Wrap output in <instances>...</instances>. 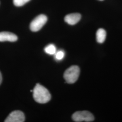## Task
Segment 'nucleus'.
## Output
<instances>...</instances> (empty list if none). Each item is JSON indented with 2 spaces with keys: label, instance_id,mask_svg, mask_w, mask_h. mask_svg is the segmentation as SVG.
Here are the masks:
<instances>
[{
  "label": "nucleus",
  "instance_id": "f257e3e1",
  "mask_svg": "<svg viewBox=\"0 0 122 122\" xmlns=\"http://www.w3.org/2000/svg\"><path fill=\"white\" fill-rule=\"evenodd\" d=\"M33 92L34 100L39 103H46L51 99V94L48 89L39 84L36 85Z\"/></svg>",
  "mask_w": 122,
  "mask_h": 122
},
{
  "label": "nucleus",
  "instance_id": "f03ea898",
  "mask_svg": "<svg viewBox=\"0 0 122 122\" xmlns=\"http://www.w3.org/2000/svg\"><path fill=\"white\" fill-rule=\"evenodd\" d=\"M80 70L77 66H72L66 70L63 77L66 82L73 84L78 79Z\"/></svg>",
  "mask_w": 122,
  "mask_h": 122
},
{
  "label": "nucleus",
  "instance_id": "7ed1b4c3",
  "mask_svg": "<svg viewBox=\"0 0 122 122\" xmlns=\"http://www.w3.org/2000/svg\"><path fill=\"white\" fill-rule=\"evenodd\" d=\"M72 118L75 122H92L95 119L93 115L87 111H77L73 113Z\"/></svg>",
  "mask_w": 122,
  "mask_h": 122
},
{
  "label": "nucleus",
  "instance_id": "20e7f679",
  "mask_svg": "<svg viewBox=\"0 0 122 122\" xmlns=\"http://www.w3.org/2000/svg\"><path fill=\"white\" fill-rule=\"evenodd\" d=\"M48 20V18L44 15H40L35 17L30 25V29L33 32L39 31L44 25Z\"/></svg>",
  "mask_w": 122,
  "mask_h": 122
},
{
  "label": "nucleus",
  "instance_id": "39448f33",
  "mask_svg": "<svg viewBox=\"0 0 122 122\" xmlns=\"http://www.w3.org/2000/svg\"><path fill=\"white\" fill-rule=\"evenodd\" d=\"M25 120L24 113L20 110L12 112L5 119V122H23Z\"/></svg>",
  "mask_w": 122,
  "mask_h": 122
},
{
  "label": "nucleus",
  "instance_id": "423d86ee",
  "mask_svg": "<svg viewBox=\"0 0 122 122\" xmlns=\"http://www.w3.org/2000/svg\"><path fill=\"white\" fill-rule=\"evenodd\" d=\"M18 37L15 34L9 32H0V42H15L17 40Z\"/></svg>",
  "mask_w": 122,
  "mask_h": 122
},
{
  "label": "nucleus",
  "instance_id": "0eeeda50",
  "mask_svg": "<svg viewBox=\"0 0 122 122\" xmlns=\"http://www.w3.org/2000/svg\"><path fill=\"white\" fill-rule=\"evenodd\" d=\"M81 17L79 13H72L66 15L64 18V20L68 24L72 25L77 24L80 20Z\"/></svg>",
  "mask_w": 122,
  "mask_h": 122
},
{
  "label": "nucleus",
  "instance_id": "6e6552de",
  "mask_svg": "<svg viewBox=\"0 0 122 122\" xmlns=\"http://www.w3.org/2000/svg\"><path fill=\"white\" fill-rule=\"evenodd\" d=\"M106 32L103 29H99L96 32V40L98 43L102 44L105 42Z\"/></svg>",
  "mask_w": 122,
  "mask_h": 122
},
{
  "label": "nucleus",
  "instance_id": "1a4fd4ad",
  "mask_svg": "<svg viewBox=\"0 0 122 122\" xmlns=\"http://www.w3.org/2000/svg\"><path fill=\"white\" fill-rule=\"evenodd\" d=\"M44 51L49 55H54L57 52L56 46L53 44H50L44 48Z\"/></svg>",
  "mask_w": 122,
  "mask_h": 122
},
{
  "label": "nucleus",
  "instance_id": "9d476101",
  "mask_svg": "<svg viewBox=\"0 0 122 122\" xmlns=\"http://www.w3.org/2000/svg\"><path fill=\"white\" fill-rule=\"evenodd\" d=\"M65 57V52L63 51L59 50L55 54V58L57 60H61Z\"/></svg>",
  "mask_w": 122,
  "mask_h": 122
},
{
  "label": "nucleus",
  "instance_id": "9b49d317",
  "mask_svg": "<svg viewBox=\"0 0 122 122\" xmlns=\"http://www.w3.org/2000/svg\"><path fill=\"white\" fill-rule=\"evenodd\" d=\"M30 0H13V3L16 6H22Z\"/></svg>",
  "mask_w": 122,
  "mask_h": 122
},
{
  "label": "nucleus",
  "instance_id": "f8f14e48",
  "mask_svg": "<svg viewBox=\"0 0 122 122\" xmlns=\"http://www.w3.org/2000/svg\"><path fill=\"white\" fill-rule=\"evenodd\" d=\"M2 75L0 71V85L1 84V83L2 82Z\"/></svg>",
  "mask_w": 122,
  "mask_h": 122
},
{
  "label": "nucleus",
  "instance_id": "ddd939ff",
  "mask_svg": "<svg viewBox=\"0 0 122 122\" xmlns=\"http://www.w3.org/2000/svg\"></svg>",
  "mask_w": 122,
  "mask_h": 122
}]
</instances>
